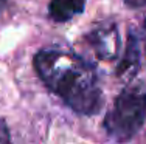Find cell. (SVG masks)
<instances>
[{"mask_svg": "<svg viewBox=\"0 0 146 144\" xmlns=\"http://www.w3.org/2000/svg\"><path fill=\"white\" fill-rule=\"evenodd\" d=\"M34 68L44 84L73 112L92 116L103 105V90L90 62L72 53L40 50L34 56Z\"/></svg>", "mask_w": 146, "mask_h": 144, "instance_id": "1", "label": "cell"}, {"mask_svg": "<svg viewBox=\"0 0 146 144\" xmlns=\"http://www.w3.org/2000/svg\"><path fill=\"white\" fill-rule=\"evenodd\" d=\"M146 122V87L141 81L127 82L104 118V129L115 141L132 139Z\"/></svg>", "mask_w": 146, "mask_h": 144, "instance_id": "2", "label": "cell"}, {"mask_svg": "<svg viewBox=\"0 0 146 144\" xmlns=\"http://www.w3.org/2000/svg\"><path fill=\"white\" fill-rule=\"evenodd\" d=\"M86 40L93 50V53L101 60H113L118 57L121 47V39L118 28L113 22H104L86 36Z\"/></svg>", "mask_w": 146, "mask_h": 144, "instance_id": "3", "label": "cell"}, {"mask_svg": "<svg viewBox=\"0 0 146 144\" xmlns=\"http://www.w3.org/2000/svg\"><path fill=\"white\" fill-rule=\"evenodd\" d=\"M138 67H140V37L137 31L131 30L127 34L123 57L120 59V64L117 67V76L120 79L131 81L138 71Z\"/></svg>", "mask_w": 146, "mask_h": 144, "instance_id": "4", "label": "cell"}, {"mask_svg": "<svg viewBox=\"0 0 146 144\" xmlns=\"http://www.w3.org/2000/svg\"><path fill=\"white\" fill-rule=\"evenodd\" d=\"M86 2L87 0H51L48 5V14L56 22H68L84 11Z\"/></svg>", "mask_w": 146, "mask_h": 144, "instance_id": "5", "label": "cell"}, {"mask_svg": "<svg viewBox=\"0 0 146 144\" xmlns=\"http://www.w3.org/2000/svg\"><path fill=\"white\" fill-rule=\"evenodd\" d=\"M127 6H132V8H141V6H146V0H124Z\"/></svg>", "mask_w": 146, "mask_h": 144, "instance_id": "6", "label": "cell"}, {"mask_svg": "<svg viewBox=\"0 0 146 144\" xmlns=\"http://www.w3.org/2000/svg\"><path fill=\"white\" fill-rule=\"evenodd\" d=\"M145 53H146V20H145Z\"/></svg>", "mask_w": 146, "mask_h": 144, "instance_id": "7", "label": "cell"}, {"mask_svg": "<svg viewBox=\"0 0 146 144\" xmlns=\"http://www.w3.org/2000/svg\"><path fill=\"white\" fill-rule=\"evenodd\" d=\"M6 139H8V136H2V135H0V143H2V141H6Z\"/></svg>", "mask_w": 146, "mask_h": 144, "instance_id": "8", "label": "cell"}, {"mask_svg": "<svg viewBox=\"0 0 146 144\" xmlns=\"http://www.w3.org/2000/svg\"><path fill=\"white\" fill-rule=\"evenodd\" d=\"M0 2H3V0H0Z\"/></svg>", "mask_w": 146, "mask_h": 144, "instance_id": "9", "label": "cell"}]
</instances>
